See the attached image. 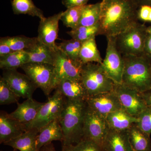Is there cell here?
<instances>
[{
  "mask_svg": "<svg viewBox=\"0 0 151 151\" xmlns=\"http://www.w3.org/2000/svg\"><path fill=\"white\" fill-rule=\"evenodd\" d=\"M142 94L147 105L151 107V89Z\"/></svg>",
  "mask_w": 151,
  "mask_h": 151,
  "instance_id": "obj_39",
  "label": "cell"
},
{
  "mask_svg": "<svg viewBox=\"0 0 151 151\" xmlns=\"http://www.w3.org/2000/svg\"><path fill=\"white\" fill-rule=\"evenodd\" d=\"M39 132L40 130L37 129L28 130L4 145L20 151H37L36 139Z\"/></svg>",
  "mask_w": 151,
  "mask_h": 151,
  "instance_id": "obj_22",
  "label": "cell"
},
{
  "mask_svg": "<svg viewBox=\"0 0 151 151\" xmlns=\"http://www.w3.org/2000/svg\"><path fill=\"white\" fill-rule=\"evenodd\" d=\"M63 12L40 20L38 30L37 39L39 41L56 51L58 49L55 41L59 30V21Z\"/></svg>",
  "mask_w": 151,
  "mask_h": 151,
  "instance_id": "obj_14",
  "label": "cell"
},
{
  "mask_svg": "<svg viewBox=\"0 0 151 151\" xmlns=\"http://www.w3.org/2000/svg\"><path fill=\"white\" fill-rule=\"evenodd\" d=\"M17 70H3L2 77L18 97L27 99L32 98L33 94L37 87L26 74Z\"/></svg>",
  "mask_w": 151,
  "mask_h": 151,
  "instance_id": "obj_12",
  "label": "cell"
},
{
  "mask_svg": "<svg viewBox=\"0 0 151 151\" xmlns=\"http://www.w3.org/2000/svg\"><path fill=\"white\" fill-rule=\"evenodd\" d=\"M80 59L84 64L88 63L102 64L103 60L97 48L95 37L82 42L80 52Z\"/></svg>",
  "mask_w": 151,
  "mask_h": 151,
  "instance_id": "obj_24",
  "label": "cell"
},
{
  "mask_svg": "<svg viewBox=\"0 0 151 151\" xmlns=\"http://www.w3.org/2000/svg\"><path fill=\"white\" fill-rule=\"evenodd\" d=\"M101 11V2L84 5L77 27L97 24L100 21Z\"/></svg>",
  "mask_w": 151,
  "mask_h": 151,
  "instance_id": "obj_26",
  "label": "cell"
},
{
  "mask_svg": "<svg viewBox=\"0 0 151 151\" xmlns=\"http://www.w3.org/2000/svg\"><path fill=\"white\" fill-rule=\"evenodd\" d=\"M14 52L8 45L0 41V57L4 56Z\"/></svg>",
  "mask_w": 151,
  "mask_h": 151,
  "instance_id": "obj_38",
  "label": "cell"
},
{
  "mask_svg": "<svg viewBox=\"0 0 151 151\" xmlns=\"http://www.w3.org/2000/svg\"><path fill=\"white\" fill-rule=\"evenodd\" d=\"M147 28L137 22L115 36L116 46L122 55L144 54Z\"/></svg>",
  "mask_w": 151,
  "mask_h": 151,
  "instance_id": "obj_5",
  "label": "cell"
},
{
  "mask_svg": "<svg viewBox=\"0 0 151 151\" xmlns=\"http://www.w3.org/2000/svg\"><path fill=\"white\" fill-rule=\"evenodd\" d=\"M138 7L134 0H103L100 35L116 36L138 22Z\"/></svg>",
  "mask_w": 151,
  "mask_h": 151,
  "instance_id": "obj_1",
  "label": "cell"
},
{
  "mask_svg": "<svg viewBox=\"0 0 151 151\" xmlns=\"http://www.w3.org/2000/svg\"></svg>",
  "mask_w": 151,
  "mask_h": 151,
  "instance_id": "obj_44",
  "label": "cell"
},
{
  "mask_svg": "<svg viewBox=\"0 0 151 151\" xmlns=\"http://www.w3.org/2000/svg\"><path fill=\"white\" fill-rule=\"evenodd\" d=\"M42 106L37 116L33 122L26 124L27 130L37 129L40 131L50 123L59 119L65 106L66 98L58 89Z\"/></svg>",
  "mask_w": 151,
  "mask_h": 151,
  "instance_id": "obj_6",
  "label": "cell"
},
{
  "mask_svg": "<svg viewBox=\"0 0 151 151\" xmlns=\"http://www.w3.org/2000/svg\"><path fill=\"white\" fill-rule=\"evenodd\" d=\"M56 89H58L65 98L70 100H86L88 97L81 81L62 80L58 83Z\"/></svg>",
  "mask_w": 151,
  "mask_h": 151,
  "instance_id": "obj_21",
  "label": "cell"
},
{
  "mask_svg": "<svg viewBox=\"0 0 151 151\" xmlns=\"http://www.w3.org/2000/svg\"><path fill=\"white\" fill-rule=\"evenodd\" d=\"M100 26L99 23L90 27L81 26L71 29L67 32L72 38L83 42L90 38L100 35Z\"/></svg>",
  "mask_w": 151,
  "mask_h": 151,
  "instance_id": "obj_29",
  "label": "cell"
},
{
  "mask_svg": "<svg viewBox=\"0 0 151 151\" xmlns=\"http://www.w3.org/2000/svg\"><path fill=\"white\" fill-rule=\"evenodd\" d=\"M147 32L148 34L151 35V26H150L148 27H147Z\"/></svg>",
  "mask_w": 151,
  "mask_h": 151,
  "instance_id": "obj_42",
  "label": "cell"
},
{
  "mask_svg": "<svg viewBox=\"0 0 151 151\" xmlns=\"http://www.w3.org/2000/svg\"><path fill=\"white\" fill-rule=\"evenodd\" d=\"M37 37H29L24 36H17L1 37L0 41L6 44L14 51H26L37 41Z\"/></svg>",
  "mask_w": 151,
  "mask_h": 151,
  "instance_id": "obj_28",
  "label": "cell"
},
{
  "mask_svg": "<svg viewBox=\"0 0 151 151\" xmlns=\"http://www.w3.org/2000/svg\"><path fill=\"white\" fill-rule=\"evenodd\" d=\"M37 88L47 96L56 89L54 67L47 63L29 62L21 67Z\"/></svg>",
  "mask_w": 151,
  "mask_h": 151,
  "instance_id": "obj_7",
  "label": "cell"
},
{
  "mask_svg": "<svg viewBox=\"0 0 151 151\" xmlns=\"http://www.w3.org/2000/svg\"><path fill=\"white\" fill-rule=\"evenodd\" d=\"M84 6L69 8L63 12L60 20L65 27L70 28L71 29L78 27Z\"/></svg>",
  "mask_w": 151,
  "mask_h": 151,
  "instance_id": "obj_31",
  "label": "cell"
},
{
  "mask_svg": "<svg viewBox=\"0 0 151 151\" xmlns=\"http://www.w3.org/2000/svg\"><path fill=\"white\" fill-rule=\"evenodd\" d=\"M83 64L81 61L70 59L58 48L53 65L56 87L60 81L65 79L81 81Z\"/></svg>",
  "mask_w": 151,
  "mask_h": 151,
  "instance_id": "obj_11",
  "label": "cell"
},
{
  "mask_svg": "<svg viewBox=\"0 0 151 151\" xmlns=\"http://www.w3.org/2000/svg\"><path fill=\"white\" fill-rule=\"evenodd\" d=\"M12 151H17V150H16V149H14V150H13Z\"/></svg>",
  "mask_w": 151,
  "mask_h": 151,
  "instance_id": "obj_43",
  "label": "cell"
},
{
  "mask_svg": "<svg viewBox=\"0 0 151 151\" xmlns=\"http://www.w3.org/2000/svg\"><path fill=\"white\" fill-rule=\"evenodd\" d=\"M109 129L106 118L87 105L83 127L84 138L89 139L102 147Z\"/></svg>",
  "mask_w": 151,
  "mask_h": 151,
  "instance_id": "obj_9",
  "label": "cell"
},
{
  "mask_svg": "<svg viewBox=\"0 0 151 151\" xmlns=\"http://www.w3.org/2000/svg\"><path fill=\"white\" fill-rule=\"evenodd\" d=\"M29 61V56L26 51H14L6 55L0 57V68L17 69Z\"/></svg>",
  "mask_w": 151,
  "mask_h": 151,
  "instance_id": "obj_25",
  "label": "cell"
},
{
  "mask_svg": "<svg viewBox=\"0 0 151 151\" xmlns=\"http://www.w3.org/2000/svg\"><path fill=\"white\" fill-rule=\"evenodd\" d=\"M113 91L119 99L122 108L137 118L147 107L142 93L124 84L115 83Z\"/></svg>",
  "mask_w": 151,
  "mask_h": 151,
  "instance_id": "obj_10",
  "label": "cell"
},
{
  "mask_svg": "<svg viewBox=\"0 0 151 151\" xmlns=\"http://www.w3.org/2000/svg\"><path fill=\"white\" fill-rule=\"evenodd\" d=\"M106 38V55L101 65L105 73L114 83L121 84L124 68L123 55L116 46L115 36Z\"/></svg>",
  "mask_w": 151,
  "mask_h": 151,
  "instance_id": "obj_8",
  "label": "cell"
},
{
  "mask_svg": "<svg viewBox=\"0 0 151 151\" xmlns=\"http://www.w3.org/2000/svg\"><path fill=\"white\" fill-rule=\"evenodd\" d=\"M87 108L86 100L66 98L59 119L63 135L62 146L77 144L84 138L83 127Z\"/></svg>",
  "mask_w": 151,
  "mask_h": 151,
  "instance_id": "obj_2",
  "label": "cell"
},
{
  "mask_svg": "<svg viewBox=\"0 0 151 151\" xmlns=\"http://www.w3.org/2000/svg\"><path fill=\"white\" fill-rule=\"evenodd\" d=\"M82 42L72 38L63 40L57 46L58 48L70 59L76 61H81L80 52Z\"/></svg>",
  "mask_w": 151,
  "mask_h": 151,
  "instance_id": "obj_30",
  "label": "cell"
},
{
  "mask_svg": "<svg viewBox=\"0 0 151 151\" xmlns=\"http://www.w3.org/2000/svg\"><path fill=\"white\" fill-rule=\"evenodd\" d=\"M12 7L15 14H28L32 17L39 18L40 20L45 18L43 12L38 8L32 0H13Z\"/></svg>",
  "mask_w": 151,
  "mask_h": 151,
  "instance_id": "obj_27",
  "label": "cell"
},
{
  "mask_svg": "<svg viewBox=\"0 0 151 151\" xmlns=\"http://www.w3.org/2000/svg\"><path fill=\"white\" fill-rule=\"evenodd\" d=\"M144 54L151 59V35L148 33L145 42Z\"/></svg>",
  "mask_w": 151,
  "mask_h": 151,
  "instance_id": "obj_37",
  "label": "cell"
},
{
  "mask_svg": "<svg viewBox=\"0 0 151 151\" xmlns=\"http://www.w3.org/2000/svg\"><path fill=\"white\" fill-rule=\"evenodd\" d=\"M19 97L11 89L6 80L1 77L0 78V104L9 105L13 103L18 104Z\"/></svg>",
  "mask_w": 151,
  "mask_h": 151,
  "instance_id": "obj_33",
  "label": "cell"
},
{
  "mask_svg": "<svg viewBox=\"0 0 151 151\" xmlns=\"http://www.w3.org/2000/svg\"><path fill=\"white\" fill-rule=\"evenodd\" d=\"M103 151H134L129 140L128 130H109L103 147Z\"/></svg>",
  "mask_w": 151,
  "mask_h": 151,
  "instance_id": "obj_17",
  "label": "cell"
},
{
  "mask_svg": "<svg viewBox=\"0 0 151 151\" xmlns=\"http://www.w3.org/2000/svg\"><path fill=\"white\" fill-rule=\"evenodd\" d=\"M56 51L42 43L38 40L31 48L25 51L29 56V63H47L53 65Z\"/></svg>",
  "mask_w": 151,
  "mask_h": 151,
  "instance_id": "obj_20",
  "label": "cell"
},
{
  "mask_svg": "<svg viewBox=\"0 0 151 151\" xmlns=\"http://www.w3.org/2000/svg\"><path fill=\"white\" fill-rule=\"evenodd\" d=\"M106 119L109 129L119 131H127L139 121L138 118L130 115L123 108L108 114Z\"/></svg>",
  "mask_w": 151,
  "mask_h": 151,
  "instance_id": "obj_19",
  "label": "cell"
},
{
  "mask_svg": "<svg viewBox=\"0 0 151 151\" xmlns=\"http://www.w3.org/2000/svg\"><path fill=\"white\" fill-rule=\"evenodd\" d=\"M61 151H103V148L89 139L83 138L74 145L62 146Z\"/></svg>",
  "mask_w": 151,
  "mask_h": 151,
  "instance_id": "obj_32",
  "label": "cell"
},
{
  "mask_svg": "<svg viewBox=\"0 0 151 151\" xmlns=\"http://www.w3.org/2000/svg\"><path fill=\"white\" fill-rule=\"evenodd\" d=\"M40 151H56V150L53 144L51 143L44 146L41 149Z\"/></svg>",
  "mask_w": 151,
  "mask_h": 151,
  "instance_id": "obj_40",
  "label": "cell"
},
{
  "mask_svg": "<svg viewBox=\"0 0 151 151\" xmlns=\"http://www.w3.org/2000/svg\"><path fill=\"white\" fill-rule=\"evenodd\" d=\"M129 140L134 151H151L150 135L143 132L137 124L128 130Z\"/></svg>",
  "mask_w": 151,
  "mask_h": 151,
  "instance_id": "obj_23",
  "label": "cell"
},
{
  "mask_svg": "<svg viewBox=\"0 0 151 151\" xmlns=\"http://www.w3.org/2000/svg\"><path fill=\"white\" fill-rule=\"evenodd\" d=\"M138 6L142 5H147L151 6V0H134Z\"/></svg>",
  "mask_w": 151,
  "mask_h": 151,
  "instance_id": "obj_41",
  "label": "cell"
},
{
  "mask_svg": "<svg viewBox=\"0 0 151 151\" xmlns=\"http://www.w3.org/2000/svg\"><path fill=\"white\" fill-rule=\"evenodd\" d=\"M44 103H40L33 98L27 99L22 103L17 104V108L9 116L22 124H27L33 122L37 116Z\"/></svg>",
  "mask_w": 151,
  "mask_h": 151,
  "instance_id": "obj_16",
  "label": "cell"
},
{
  "mask_svg": "<svg viewBox=\"0 0 151 151\" xmlns=\"http://www.w3.org/2000/svg\"><path fill=\"white\" fill-rule=\"evenodd\" d=\"M138 20L144 22H151V6L147 5L139 6L137 10Z\"/></svg>",
  "mask_w": 151,
  "mask_h": 151,
  "instance_id": "obj_35",
  "label": "cell"
},
{
  "mask_svg": "<svg viewBox=\"0 0 151 151\" xmlns=\"http://www.w3.org/2000/svg\"><path fill=\"white\" fill-rule=\"evenodd\" d=\"M81 81L88 97L113 91L115 85L105 73L101 64L96 63L83 64Z\"/></svg>",
  "mask_w": 151,
  "mask_h": 151,
  "instance_id": "obj_4",
  "label": "cell"
},
{
  "mask_svg": "<svg viewBox=\"0 0 151 151\" xmlns=\"http://www.w3.org/2000/svg\"><path fill=\"white\" fill-rule=\"evenodd\" d=\"M123 56L124 68L122 84L141 93L151 90V58L144 54Z\"/></svg>",
  "mask_w": 151,
  "mask_h": 151,
  "instance_id": "obj_3",
  "label": "cell"
},
{
  "mask_svg": "<svg viewBox=\"0 0 151 151\" xmlns=\"http://www.w3.org/2000/svg\"><path fill=\"white\" fill-rule=\"evenodd\" d=\"M27 131L25 125L1 111L0 114V143L9 142Z\"/></svg>",
  "mask_w": 151,
  "mask_h": 151,
  "instance_id": "obj_15",
  "label": "cell"
},
{
  "mask_svg": "<svg viewBox=\"0 0 151 151\" xmlns=\"http://www.w3.org/2000/svg\"><path fill=\"white\" fill-rule=\"evenodd\" d=\"M89 0H62V2L67 9L73 7L84 6L87 4Z\"/></svg>",
  "mask_w": 151,
  "mask_h": 151,
  "instance_id": "obj_36",
  "label": "cell"
},
{
  "mask_svg": "<svg viewBox=\"0 0 151 151\" xmlns=\"http://www.w3.org/2000/svg\"><path fill=\"white\" fill-rule=\"evenodd\" d=\"M63 140V133L59 119H56L40 131L36 139L37 151H40L44 146L52 143V141H59L62 143Z\"/></svg>",
  "mask_w": 151,
  "mask_h": 151,
  "instance_id": "obj_18",
  "label": "cell"
},
{
  "mask_svg": "<svg viewBox=\"0 0 151 151\" xmlns=\"http://www.w3.org/2000/svg\"><path fill=\"white\" fill-rule=\"evenodd\" d=\"M86 101L89 108L105 118L110 113L122 108L113 90L89 96Z\"/></svg>",
  "mask_w": 151,
  "mask_h": 151,
  "instance_id": "obj_13",
  "label": "cell"
},
{
  "mask_svg": "<svg viewBox=\"0 0 151 151\" xmlns=\"http://www.w3.org/2000/svg\"><path fill=\"white\" fill-rule=\"evenodd\" d=\"M137 125L143 132L149 135L151 134V107L147 106L138 117Z\"/></svg>",
  "mask_w": 151,
  "mask_h": 151,
  "instance_id": "obj_34",
  "label": "cell"
}]
</instances>
